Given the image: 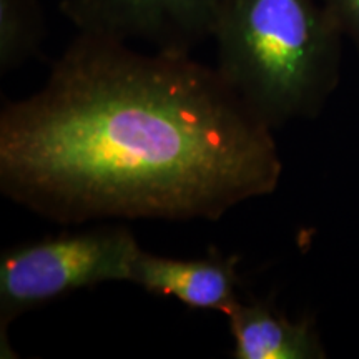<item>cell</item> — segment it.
Returning <instances> with one entry per match:
<instances>
[{"label": "cell", "mask_w": 359, "mask_h": 359, "mask_svg": "<svg viewBox=\"0 0 359 359\" xmlns=\"http://www.w3.org/2000/svg\"><path fill=\"white\" fill-rule=\"evenodd\" d=\"M281 173L273 130L188 53L77 34L0 111V190L55 223L217 222Z\"/></svg>", "instance_id": "1"}, {"label": "cell", "mask_w": 359, "mask_h": 359, "mask_svg": "<svg viewBox=\"0 0 359 359\" xmlns=\"http://www.w3.org/2000/svg\"><path fill=\"white\" fill-rule=\"evenodd\" d=\"M213 40L219 75L271 130L316 118L339 85L344 37L321 0H226Z\"/></svg>", "instance_id": "2"}, {"label": "cell", "mask_w": 359, "mask_h": 359, "mask_svg": "<svg viewBox=\"0 0 359 359\" xmlns=\"http://www.w3.org/2000/svg\"><path fill=\"white\" fill-rule=\"evenodd\" d=\"M142 248L127 226H98L43 238L4 250L0 257V353L12 321L53 299L107 281H130Z\"/></svg>", "instance_id": "3"}, {"label": "cell", "mask_w": 359, "mask_h": 359, "mask_svg": "<svg viewBox=\"0 0 359 359\" xmlns=\"http://www.w3.org/2000/svg\"><path fill=\"white\" fill-rule=\"evenodd\" d=\"M226 0H62L79 34L143 42L154 52L191 55L213 39Z\"/></svg>", "instance_id": "4"}, {"label": "cell", "mask_w": 359, "mask_h": 359, "mask_svg": "<svg viewBox=\"0 0 359 359\" xmlns=\"http://www.w3.org/2000/svg\"><path fill=\"white\" fill-rule=\"evenodd\" d=\"M235 255L217 250L203 258L182 259L140 251L135 258L130 281L151 294L172 296L188 308L222 311L224 316L240 302Z\"/></svg>", "instance_id": "5"}, {"label": "cell", "mask_w": 359, "mask_h": 359, "mask_svg": "<svg viewBox=\"0 0 359 359\" xmlns=\"http://www.w3.org/2000/svg\"><path fill=\"white\" fill-rule=\"evenodd\" d=\"M235 359H325L313 318L290 320L271 299L240 302L226 314Z\"/></svg>", "instance_id": "6"}, {"label": "cell", "mask_w": 359, "mask_h": 359, "mask_svg": "<svg viewBox=\"0 0 359 359\" xmlns=\"http://www.w3.org/2000/svg\"><path fill=\"white\" fill-rule=\"evenodd\" d=\"M43 39L39 0H0V74H11L37 57Z\"/></svg>", "instance_id": "7"}, {"label": "cell", "mask_w": 359, "mask_h": 359, "mask_svg": "<svg viewBox=\"0 0 359 359\" xmlns=\"http://www.w3.org/2000/svg\"><path fill=\"white\" fill-rule=\"evenodd\" d=\"M344 39L359 52V0H321Z\"/></svg>", "instance_id": "8"}]
</instances>
